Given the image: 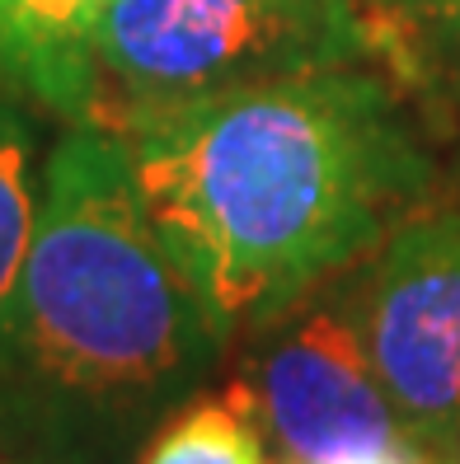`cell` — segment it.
Masks as SVG:
<instances>
[{
  "instance_id": "obj_1",
  "label": "cell",
  "mask_w": 460,
  "mask_h": 464,
  "mask_svg": "<svg viewBox=\"0 0 460 464\" xmlns=\"http://www.w3.org/2000/svg\"><path fill=\"white\" fill-rule=\"evenodd\" d=\"M216 334L259 329L376 254L432 169L399 99L357 66L99 118Z\"/></svg>"
},
{
  "instance_id": "obj_2",
  "label": "cell",
  "mask_w": 460,
  "mask_h": 464,
  "mask_svg": "<svg viewBox=\"0 0 460 464\" xmlns=\"http://www.w3.org/2000/svg\"><path fill=\"white\" fill-rule=\"evenodd\" d=\"M221 334L155 235L127 150L71 122L47 150L10 329V380L99 408L170 399Z\"/></svg>"
},
{
  "instance_id": "obj_3",
  "label": "cell",
  "mask_w": 460,
  "mask_h": 464,
  "mask_svg": "<svg viewBox=\"0 0 460 464\" xmlns=\"http://www.w3.org/2000/svg\"><path fill=\"white\" fill-rule=\"evenodd\" d=\"M376 47L357 0H118L99 38L94 118L263 80L362 66Z\"/></svg>"
},
{
  "instance_id": "obj_4",
  "label": "cell",
  "mask_w": 460,
  "mask_h": 464,
  "mask_svg": "<svg viewBox=\"0 0 460 464\" xmlns=\"http://www.w3.org/2000/svg\"><path fill=\"white\" fill-rule=\"evenodd\" d=\"M268 343L240 385L250 390L263 436L291 464H381L418 455L381 375L371 366L357 314L319 300L268 324Z\"/></svg>"
},
{
  "instance_id": "obj_5",
  "label": "cell",
  "mask_w": 460,
  "mask_h": 464,
  "mask_svg": "<svg viewBox=\"0 0 460 464\" xmlns=\"http://www.w3.org/2000/svg\"><path fill=\"white\" fill-rule=\"evenodd\" d=\"M357 329L390 403L423 441L460 436V211H414L376 244Z\"/></svg>"
},
{
  "instance_id": "obj_6",
  "label": "cell",
  "mask_w": 460,
  "mask_h": 464,
  "mask_svg": "<svg viewBox=\"0 0 460 464\" xmlns=\"http://www.w3.org/2000/svg\"><path fill=\"white\" fill-rule=\"evenodd\" d=\"M118 0H0V94L90 122L99 38Z\"/></svg>"
},
{
  "instance_id": "obj_7",
  "label": "cell",
  "mask_w": 460,
  "mask_h": 464,
  "mask_svg": "<svg viewBox=\"0 0 460 464\" xmlns=\"http://www.w3.org/2000/svg\"><path fill=\"white\" fill-rule=\"evenodd\" d=\"M38 169H34V122L24 103L0 94V380H10V329L24 258L38 221Z\"/></svg>"
},
{
  "instance_id": "obj_8",
  "label": "cell",
  "mask_w": 460,
  "mask_h": 464,
  "mask_svg": "<svg viewBox=\"0 0 460 464\" xmlns=\"http://www.w3.org/2000/svg\"><path fill=\"white\" fill-rule=\"evenodd\" d=\"M137 464H263V427L250 390L235 380L226 394L183 403Z\"/></svg>"
},
{
  "instance_id": "obj_9",
  "label": "cell",
  "mask_w": 460,
  "mask_h": 464,
  "mask_svg": "<svg viewBox=\"0 0 460 464\" xmlns=\"http://www.w3.org/2000/svg\"><path fill=\"white\" fill-rule=\"evenodd\" d=\"M371 34L399 66L460 94V0H371Z\"/></svg>"
},
{
  "instance_id": "obj_10",
  "label": "cell",
  "mask_w": 460,
  "mask_h": 464,
  "mask_svg": "<svg viewBox=\"0 0 460 464\" xmlns=\"http://www.w3.org/2000/svg\"><path fill=\"white\" fill-rule=\"evenodd\" d=\"M381 464H427L423 455H404V459H381Z\"/></svg>"
},
{
  "instance_id": "obj_11",
  "label": "cell",
  "mask_w": 460,
  "mask_h": 464,
  "mask_svg": "<svg viewBox=\"0 0 460 464\" xmlns=\"http://www.w3.org/2000/svg\"><path fill=\"white\" fill-rule=\"evenodd\" d=\"M263 464H268V459H263ZM278 464H291V459H278Z\"/></svg>"
}]
</instances>
